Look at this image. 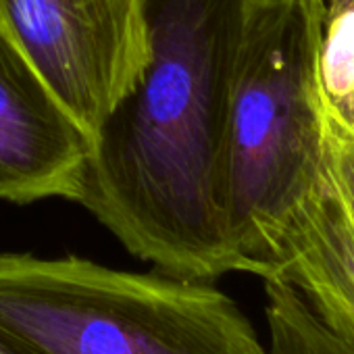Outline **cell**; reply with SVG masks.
I'll return each mask as SVG.
<instances>
[{"instance_id":"1","label":"cell","mask_w":354,"mask_h":354,"mask_svg":"<svg viewBox=\"0 0 354 354\" xmlns=\"http://www.w3.org/2000/svg\"><path fill=\"white\" fill-rule=\"evenodd\" d=\"M248 0H140L146 59L96 133L80 205L160 273H244L221 213L232 80Z\"/></svg>"},{"instance_id":"2","label":"cell","mask_w":354,"mask_h":354,"mask_svg":"<svg viewBox=\"0 0 354 354\" xmlns=\"http://www.w3.org/2000/svg\"><path fill=\"white\" fill-rule=\"evenodd\" d=\"M323 0H248L221 171V213L244 273L263 279L265 248L323 169L317 82Z\"/></svg>"},{"instance_id":"3","label":"cell","mask_w":354,"mask_h":354,"mask_svg":"<svg viewBox=\"0 0 354 354\" xmlns=\"http://www.w3.org/2000/svg\"><path fill=\"white\" fill-rule=\"evenodd\" d=\"M0 337L19 354H267L211 281L0 252Z\"/></svg>"},{"instance_id":"4","label":"cell","mask_w":354,"mask_h":354,"mask_svg":"<svg viewBox=\"0 0 354 354\" xmlns=\"http://www.w3.org/2000/svg\"><path fill=\"white\" fill-rule=\"evenodd\" d=\"M0 28L90 136L146 59L140 0H0Z\"/></svg>"},{"instance_id":"5","label":"cell","mask_w":354,"mask_h":354,"mask_svg":"<svg viewBox=\"0 0 354 354\" xmlns=\"http://www.w3.org/2000/svg\"><path fill=\"white\" fill-rule=\"evenodd\" d=\"M92 136L0 28V198L77 203Z\"/></svg>"},{"instance_id":"6","label":"cell","mask_w":354,"mask_h":354,"mask_svg":"<svg viewBox=\"0 0 354 354\" xmlns=\"http://www.w3.org/2000/svg\"><path fill=\"white\" fill-rule=\"evenodd\" d=\"M271 277L290 283L354 346V221L329 177L290 213L271 246Z\"/></svg>"},{"instance_id":"7","label":"cell","mask_w":354,"mask_h":354,"mask_svg":"<svg viewBox=\"0 0 354 354\" xmlns=\"http://www.w3.org/2000/svg\"><path fill=\"white\" fill-rule=\"evenodd\" d=\"M317 82L325 117L354 138V0H323Z\"/></svg>"},{"instance_id":"8","label":"cell","mask_w":354,"mask_h":354,"mask_svg":"<svg viewBox=\"0 0 354 354\" xmlns=\"http://www.w3.org/2000/svg\"><path fill=\"white\" fill-rule=\"evenodd\" d=\"M325 165L354 221V138L325 117Z\"/></svg>"},{"instance_id":"9","label":"cell","mask_w":354,"mask_h":354,"mask_svg":"<svg viewBox=\"0 0 354 354\" xmlns=\"http://www.w3.org/2000/svg\"><path fill=\"white\" fill-rule=\"evenodd\" d=\"M0 354H19L11 344H7L3 337H0Z\"/></svg>"}]
</instances>
